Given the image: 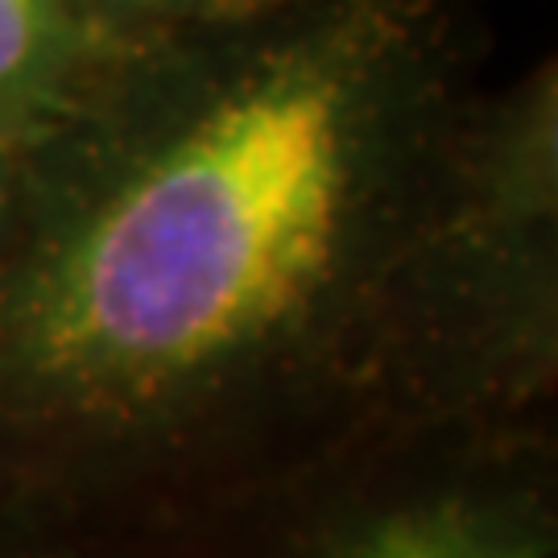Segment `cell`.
<instances>
[{
	"label": "cell",
	"instance_id": "6da1fadb",
	"mask_svg": "<svg viewBox=\"0 0 558 558\" xmlns=\"http://www.w3.org/2000/svg\"><path fill=\"white\" fill-rule=\"evenodd\" d=\"M476 0L137 34L29 145L0 260V505L133 555L435 418L426 257Z\"/></svg>",
	"mask_w": 558,
	"mask_h": 558
},
{
	"label": "cell",
	"instance_id": "7a4b0ae2",
	"mask_svg": "<svg viewBox=\"0 0 558 558\" xmlns=\"http://www.w3.org/2000/svg\"><path fill=\"white\" fill-rule=\"evenodd\" d=\"M216 558H558L546 414L393 418L232 509Z\"/></svg>",
	"mask_w": 558,
	"mask_h": 558
},
{
	"label": "cell",
	"instance_id": "3957f363",
	"mask_svg": "<svg viewBox=\"0 0 558 558\" xmlns=\"http://www.w3.org/2000/svg\"><path fill=\"white\" fill-rule=\"evenodd\" d=\"M439 414H546L558 393V71L484 83L426 257Z\"/></svg>",
	"mask_w": 558,
	"mask_h": 558
},
{
	"label": "cell",
	"instance_id": "277c9868",
	"mask_svg": "<svg viewBox=\"0 0 558 558\" xmlns=\"http://www.w3.org/2000/svg\"><path fill=\"white\" fill-rule=\"evenodd\" d=\"M133 38L92 0H0V133L38 141Z\"/></svg>",
	"mask_w": 558,
	"mask_h": 558
},
{
	"label": "cell",
	"instance_id": "5b68a950",
	"mask_svg": "<svg viewBox=\"0 0 558 558\" xmlns=\"http://www.w3.org/2000/svg\"><path fill=\"white\" fill-rule=\"evenodd\" d=\"M92 4L129 34H158V29H182V25L253 17L294 0H92Z\"/></svg>",
	"mask_w": 558,
	"mask_h": 558
},
{
	"label": "cell",
	"instance_id": "8992f818",
	"mask_svg": "<svg viewBox=\"0 0 558 558\" xmlns=\"http://www.w3.org/2000/svg\"><path fill=\"white\" fill-rule=\"evenodd\" d=\"M0 558H145L0 505Z\"/></svg>",
	"mask_w": 558,
	"mask_h": 558
},
{
	"label": "cell",
	"instance_id": "52a82bcc",
	"mask_svg": "<svg viewBox=\"0 0 558 558\" xmlns=\"http://www.w3.org/2000/svg\"><path fill=\"white\" fill-rule=\"evenodd\" d=\"M29 145L0 133V260L9 253V240L17 228L21 203H25V174H29Z\"/></svg>",
	"mask_w": 558,
	"mask_h": 558
}]
</instances>
